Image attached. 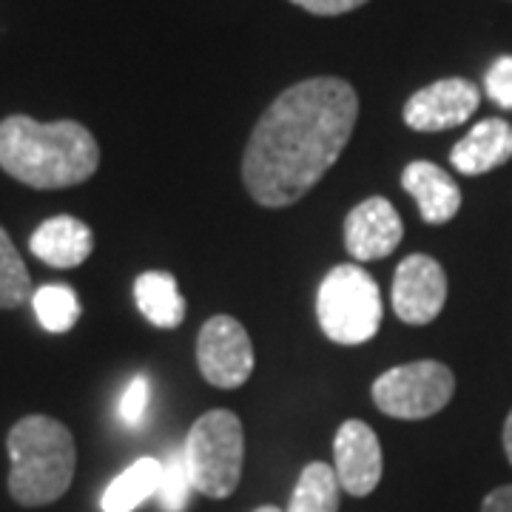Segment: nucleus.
<instances>
[{
    "label": "nucleus",
    "instance_id": "1a4fd4ad",
    "mask_svg": "<svg viewBox=\"0 0 512 512\" xmlns=\"http://www.w3.org/2000/svg\"><path fill=\"white\" fill-rule=\"evenodd\" d=\"M476 83L464 80V77H447L436 80L430 86H424L404 103V123L413 131L424 134H436L447 128L461 126L464 120H470L478 109Z\"/></svg>",
    "mask_w": 512,
    "mask_h": 512
},
{
    "label": "nucleus",
    "instance_id": "6e6552de",
    "mask_svg": "<svg viewBox=\"0 0 512 512\" xmlns=\"http://www.w3.org/2000/svg\"><path fill=\"white\" fill-rule=\"evenodd\" d=\"M393 311L407 325H430L447 302V274L433 256L410 254L393 276Z\"/></svg>",
    "mask_w": 512,
    "mask_h": 512
},
{
    "label": "nucleus",
    "instance_id": "f3484780",
    "mask_svg": "<svg viewBox=\"0 0 512 512\" xmlns=\"http://www.w3.org/2000/svg\"><path fill=\"white\" fill-rule=\"evenodd\" d=\"M339 490L336 470L325 461H313L302 470L285 512H339Z\"/></svg>",
    "mask_w": 512,
    "mask_h": 512
},
{
    "label": "nucleus",
    "instance_id": "aec40b11",
    "mask_svg": "<svg viewBox=\"0 0 512 512\" xmlns=\"http://www.w3.org/2000/svg\"><path fill=\"white\" fill-rule=\"evenodd\" d=\"M188 490H191V478H188L183 453H171L163 461V481H160V490H157L163 510L183 512L185 501H188Z\"/></svg>",
    "mask_w": 512,
    "mask_h": 512
},
{
    "label": "nucleus",
    "instance_id": "6ab92c4d",
    "mask_svg": "<svg viewBox=\"0 0 512 512\" xmlns=\"http://www.w3.org/2000/svg\"><path fill=\"white\" fill-rule=\"evenodd\" d=\"M32 293V276L26 271L12 237L0 225V311L20 308Z\"/></svg>",
    "mask_w": 512,
    "mask_h": 512
},
{
    "label": "nucleus",
    "instance_id": "ddd939ff",
    "mask_svg": "<svg viewBox=\"0 0 512 512\" xmlns=\"http://www.w3.org/2000/svg\"><path fill=\"white\" fill-rule=\"evenodd\" d=\"M402 188L416 200L421 220L427 225H444L461 208V188L436 163L416 160L407 165L402 174Z\"/></svg>",
    "mask_w": 512,
    "mask_h": 512
},
{
    "label": "nucleus",
    "instance_id": "a211bd4d",
    "mask_svg": "<svg viewBox=\"0 0 512 512\" xmlns=\"http://www.w3.org/2000/svg\"><path fill=\"white\" fill-rule=\"evenodd\" d=\"M32 305L40 328L49 333H66L80 319V302L69 285H43L32 293Z\"/></svg>",
    "mask_w": 512,
    "mask_h": 512
},
{
    "label": "nucleus",
    "instance_id": "393cba45",
    "mask_svg": "<svg viewBox=\"0 0 512 512\" xmlns=\"http://www.w3.org/2000/svg\"><path fill=\"white\" fill-rule=\"evenodd\" d=\"M504 450H507V458H510L512 464V410L507 421H504Z\"/></svg>",
    "mask_w": 512,
    "mask_h": 512
},
{
    "label": "nucleus",
    "instance_id": "0eeeda50",
    "mask_svg": "<svg viewBox=\"0 0 512 512\" xmlns=\"http://www.w3.org/2000/svg\"><path fill=\"white\" fill-rule=\"evenodd\" d=\"M197 367L202 379L220 390H237L254 373V345L234 316L217 313L197 336Z\"/></svg>",
    "mask_w": 512,
    "mask_h": 512
},
{
    "label": "nucleus",
    "instance_id": "4468645a",
    "mask_svg": "<svg viewBox=\"0 0 512 512\" xmlns=\"http://www.w3.org/2000/svg\"><path fill=\"white\" fill-rule=\"evenodd\" d=\"M450 160L456 165L458 174L464 177H478L487 174L498 165L510 163L512 160V126L507 120H481L478 126L470 128L467 137H461L453 151Z\"/></svg>",
    "mask_w": 512,
    "mask_h": 512
},
{
    "label": "nucleus",
    "instance_id": "2eb2a0df",
    "mask_svg": "<svg viewBox=\"0 0 512 512\" xmlns=\"http://www.w3.org/2000/svg\"><path fill=\"white\" fill-rule=\"evenodd\" d=\"M134 302L154 328H177L185 319V299L177 279L165 271H146L134 282Z\"/></svg>",
    "mask_w": 512,
    "mask_h": 512
},
{
    "label": "nucleus",
    "instance_id": "b1692460",
    "mask_svg": "<svg viewBox=\"0 0 512 512\" xmlns=\"http://www.w3.org/2000/svg\"><path fill=\"white\" fill-rule=\"evenodd\" d=\"M481 512H512V484H504L484 498Z\"/></svg>",
    "mask_w": 512,
    "mask_h": 512
},
{
    "label": "nucleus",
    "instance_id": "dca6fc26",
    "mask_svg": "<svg viewBox=\"0 0 512 512\" xmlns=\"http://www.w3.org/2000/svg\"><path fill=\"white\" fill-rule=\"evenodd\" d=\"M163 481V461L157 458H137L120 476L111 481L103 493V512H131L157 495Z\"/></svg>",
    "mask_w": 512,
    "mask_h": 512
},
{
    "label": "nucleus",
    "instance_id": "423d86ee",
    "mask_svg": "<svg viewBox=\"0 0 512 512\" xmlns=\"http://www.w3.org/2000/svg\"><path fill=\"white\" fill-rule=\"evenodd\" d=\"M456 393V376L441 362L424 359L384 370L373 382V402L384 416L402 421L430 419L441 413Z\"/></svg>",
    "mask_w": 512,
    "mask_h": 512
},
{
    "label": "nucleus",
    "instance_id": "412c9836",
    "mask_svg": "<svg viewBox=\"0 0 512 512\" xmlns=\"http://www.w3.org/2000/svg\"><path fill=\"white\" fill-rule=\"evenodd\" d=\"M484 89L501 109L512 111V57H498L484 77Z\"/></svg>",
    "mask_w": 512,
    "mask_h": 512
},
{
    "label": "nucleus",
    "instance_id": "f257e3e1",
    "mask_svg": "<svg viewBox=\"0 0 512 512\" xmlns=\"http://www.w3.org/2000/svg\"><path fill=\"white\" fill-rule=\"evenodd\" d=\"M359 97L348 80L311 77L276 97L242 157V183L265 208H288L328 174L350 143Z\"/></svg>",
    "mask_w": 512,
    "mask_h": 512
},
{
    "label": "nucleus",
    "instance_id": "a878e982",
    "mask_svg": "<svg viewBox=\"0 0 512 512\" xmlns=\"http://www.w3.org/2000/svg\"><path fill=\"white\" fill-rule=\"evenodd\" d=\"M254 512H282V510H279V507H271V504H268V507H259V510H254Z\"/></svg>",
    "mask_w": 512,
    "mask_h": 512
},
{
    "label": "nucleus",
    "instance_id": "4be33fe9",
    "mask_svg": "<svg viewBox=\"0 0 512 512\" xmlns=\"http://www.w3.org/2000/svg\"><path fill=\"white\" fill-rule=\"evenodd\" d=\"M146 407H148V382L146 376H137V379H131V384L126 387V393H123V399H120V419L131 424V427H137L143 416H146Z\"/></svg>",
    "mask_w": 512,
    "mask_h": 512
},
{
    "label": "nucleus",
    "instance_id": "9d476101",
    "mask_svg": "<svg viewBox=\"0 0 512 512\" xmlns=\"http://www.w3.org/2000/svg\"><path fill=\"white\" fill-rule=\"evenodd\" d=\"M382 444L373 427L359 419L345 421L333 439V470L342 490L356 498L370 495L382 481Z\"/></svg>",
    "mask_w": 512,
    "mask_h": 512
},
{
    "label": "nucleus",
    "instance_id": "20e7f679",
    "mask_svg": "<svg viewBox=\"0 0 512 512\" xmlns=\"http://www.w3.org/2000/svg\"><path fill=\"white\" fill-rule=\"evenodd\" d=\"M319 328L336 345H365L382 328V293L362 265L330 268L316 293Z\"/></svg>",
    "mask_w": 512,
    "mask_h": 512
},
{
    "label": "nucleus",
    "instance_id": "39448f33",
    "mask_svg": "<svg viewBox=\"0 0 512 512\" xmlns=\"http://www.w3.org/2000/svg\"><path fill=\"white\" fill-rule=\"evenodd\" d=\"M183 458L194 490L208 498H228L239 487L245 461V433L237 413H202L188 430Z\"/></svg>",
    "mask_w": 512,
    "mask_h": 512
},
{
    "label": "nucleus",
    "instance_id": "9b49d317",
    "mask_svg": "<svg viewBox=\"0 0 512 512\" xmlns=\"http://www.w3.org/2000/svg\"><path fill=\"white\" fill-rule=\"evenodd\" d=\"M404 225L393 202L370 197L345 217V248L356 262H373L390 256L402 242Z\"/></svg>",
    "mask_w": 512,
    "mask_h": 512
},
{
    "label": "nucleus",
    "instance_id": "5701e85b",
    "mask_svg": "<svg viewBox=\"0 0 512 512\" xmlns=\"http://www.w3.org/2000/svg\"><path fill=\"white\" fill-rule=\"evenodd\" d=\"M291 3L319 18H333V15H348L353 9L365 6L367 0H291Z\"/></svg>",
    "mask_w": 512,
    "mask_h": 512
},
{
    "label": "nucleus",
    "instance_id": "f8f14e48",
    "mask_svg": "<svg viewBox=\"0 0 512 512\" xmlns=\"http://www.w3.org/2000/svg\"><path fill=\"white\" fill-rule=\"evenodd\" d=\"M29 248L43 265L69 271L92 256L94 234L83 220L60 214V217H52L43 225H37V231L29 239Z\"/></svg>",
    "mask_w": 512,
    "mask_h": 512
},
{
    "label": "nucleus",
    "instance_id": "7ed1b4c3",
    "mask_svg": "<svg viewBox=\"0 0 512 512\" xmlns=\"http://www.w3.org/2000/svg\"><path fill=\"white\" fill-rule=\"evenodd\" d=\"M6 450L12 458L9 495L20 507H46L72 487L77 447L72 430L52 416H26L9 436Z\"/></svg>",
    "mask_w": 512,
    "mask_h": 512
},
{
    "label": "nucleus",
    "instance_id": "f03ea898",
    "mask_svg": "<svg viewBox=\"0 0 512 512\" xmlns=\"http://www.w3.org/2000/svg\"><path fill=\"white\" fill-rule=\"evenodd\" d=\"M100 165V146L74 120L37 123L12 114L0 123V168L29 188L55 191L86 183Z\"/></svg>",
    "mask_w": 512,
    "mask_h": 512
}]
</instances>
